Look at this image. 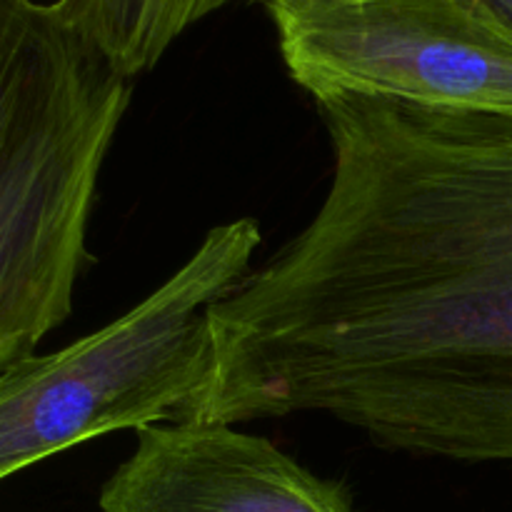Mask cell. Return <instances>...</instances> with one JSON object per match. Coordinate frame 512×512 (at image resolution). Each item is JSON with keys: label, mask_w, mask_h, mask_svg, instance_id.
<instances>
[{"label": "cell", "mask_w": 512, "mask_h": 512, "mask_svg": "<svg viewBox=\"0 0 512 512\" xmlns=\"http://www.w3.org/2000/svg\"><path fill=\"white\" fill-rule=\"evenodd\" d=\"M315 105L323 203L223 303L240 410L512 468V113Z\"/></svg>", "instance_id": "obj_1"}, {"label": "cell", "mask_w": 512, "mask_h": 512, "mask_svg": "<svg viewBox=\"0 0 512 512\" xmlns=\"http://www.w3.org/2000/svg\"><path fill=\"white\" fill-rule=\"evenodd\" d=\"M133 80L35 0H0V373L73 313Z\"/></svg>", "instance_id": "obj_2"}, {"label": "cell", "mask_w": 512, "mask_h": 512, "mask_svg": "<svg viewBox=\"0 0 512 512\" xmlns=\"http://www.w3.org/2000/svg\"><path fill=\"white\" fill-rule=\"evenodd\" d=\"M260 225L205 233L188 260L105 328L0 373V480L80 443L183 420L213 378L208 310L253 270Z\"/></svg>", "instance_id": "obj_3"}, {"label": "cell", "mask_w": 512, "mask_h": 512, "mask_svg": "<svg viewBox=\"0 0 512 512\" xmlns=\"http://www.w3.org/2000/svg\"><path fill=\"white\" fill-rule=\"evenodd\" d=\"M313 95L512 113V40L468 0H260Z\"/></svg>", "instance_id": "obj_4"}, {"label": "cell", "mask_w": 512, "mask_h": 512, "mask_svg": "<svg viewBox=\"0 0 512 512\" xmlns=\"http://www.w3.org/2000/svg\"><path fill=\"white\" fill-rule=\"evenodd\" d=\"M100 512H355L340 480H325L238 425L173 420L138 430L105 480Z\"/></svg>", "instance_id": "obj_5"}, {"label": "cell", "mask_w": 512, "mask_h": 512, "mask_svg": "<svg viewBox=\"0 0 512 512\" xmlns=\"http://www.w3.org/2000/svg\"><path fill=\"white\" fill-rule=\"evenodd\" d=\"M228 3L233 0H55L53 8L133 80L153 70L185 30Z\"/></svg>", "instance_id": "obj_6"}, {"label": "cell", "mask_w": 512, "mask_h": 512, "mask_svg": "<svg viewBox=\"0 0 512 512\" xmlns=\"http://www.w3.org/2000/svg\"><path fill=\"white\" fill-rule=\"evenodd\" d=\"M468 3L512 40V0H468Z\"/></svg>", "instance_id": "obj_7"}]
</instances>
